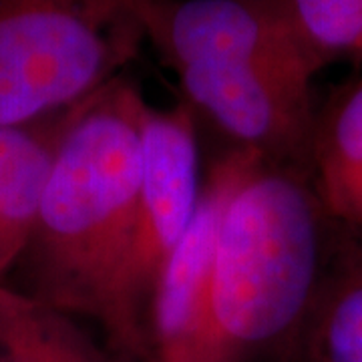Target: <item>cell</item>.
<instances>
[{"label": "cell", "instance_id": "cell-1", "mask_svg": "<svg viewBox=\"0 0 362 362\" xmlns=\"http://www.w3.org/2000/svg\"><path fill=\"white\" fill-rule=\"evenodd\" d=\"M145 97L119 75L78 105L4 284L109 334L141 173Z\"/></svg>", "mask_w": 362, "mask_h": 362}, {"label": "cell", "instance_id": "cell-2", "mask_svg": "<svg viewBox=\"0 0 362 362\" xmlns=\"http://www.w3.org/2000/svg\"><path fill=\"white\" fill-rule=\"evenodd\" d=\"M314 177L262 161L221 220L206 362H284L320 282L330 230Z\"/></svg>", "mask_w": 362, "mask_h": 362}, {"label": "cell", "instance_id": "cell-3", "mask_svg": "<svg viewBox=\"0 0 362 362\" xmlns=\"http://www.w3.org/2000/svg\"><path fill=\"white\" fill-rule=\"evenodd\" d=\"M145 42L139 0H0V127L85 101Z\"/></svg>", "mask_w": 362, "mask_h": 362}, {"label": "cell", "instance_id": "cell-4", "mask_svg": "<svg viewBox=\"0 0 362 362\" xmlns=\"http://www.w3.org/2000/svg\"><path fill=\"white\" fill-rule=\"evenodd\" d=\"M204 177L195 113L189 105H145L141 173L129 250L113 300L105 342L131 362H149L147 314L169 256L194 218Z\"/></svg>", "mask_w": 362, "mask_h": 362}, {"label": "cell", "instance_id": "cell-5", "mask_svg": "<svg viewBox=\"0 0 362 362\" xmlns=\"http://www.w3.org/2000/svg\"><path fill=\"white\" fill-rule=\"evenodd\" d=\"M145 40L173 69L252 66L312 83L324 65L298 30L288 0H139Z\"/></svg>", "mask_w": 362, "mask_h": 362}, {"label": "cell", "instance_id": "cell-6", "mask_svg": "<svg viewBox=\"0 0 362 362\" xmlns=\"http://www.w3.org/2000/svg\"><path fill=\"white\" fill-rule=\"evenodd\" d=\"M183 103L268 163L314 177L312 83L252 66L189 63L171 69Z\"/></svg>", "mask_w": 362, "mask_h": 362}, {"label": "cell", "instance_id": "cell-7", "mask_svg": "<svg viewBox=\"0 0 362 362\" xmlns=\"http://www.w3.org/2000/svg\"><path fill=\"white\" fill-rule=\"evenodd\" d=\"M264 157L232 147L211 163L199 204L169 256L147 314L149 362H206L207 296L221 220L235 189Z\"/></svg>", "mask_w": 362, "mask_h": 362}, {"label": "cell", "instance_id": "cell-8", "mask_svg": "<svg viewBox=\"0 0 362 362\" xmlns=\"http://www.w3.org/2000/svg\"><path fill=\"white\" fill-rule=\"evenodd\" d=\"M284 362H362V232L332 221L320 282Z\"/></svg>", "mask_w": 362, "mask_h": 362}, {"label": "cell", "instance_id": "cell-9", "mask_svg": "<svg viewBox=\"0 0 362 362\" xmlns=\"http://www.w3.org/2000/svg\"><path fill=\"white\" fill-rule=\"evenodd\" d=\"M81 103L30 123L0 127V284L28 244L52 161Z\"/></svg>", "mask_w": 362, "mask_h": 362}, {"label": "cell", "instance_id": "cell-10", "mask_svg": "<svg viewBox=\"0 0 362 362\" xmlns=\"http://www.w3.org/2000/svg\"><path fill=\"white\" fill-rule=\"evenodd\" d=\"M0 362H131L78 318L0 284Z\"/></svg>", "mask_w": 362, "mask_h": 362}, {"label": "cell", "instance_id": "cell-11", "mask_svg": "<svg viewBox=\"0 0 362 362\" xmlns=\"http://www.w3.org/2000/svg\"><path fill=\"white\" fill-rule=\"evenodd\" d=\"M362 180V77L344 85L316 113L314 185L320 197Z\"/></svg>", "mask_w": 362, "mask_h": 362}, {"label": "cell", "instance_id": "cell-12", "mask_svg": "<svg viewBox=\"0 0 362 362\" xmlns=\"http://www.w3.org/2000/svg\"><path fill=\"white\" fill-rule=\"evenodd\" d=\"M298 30L324 66L362 61V0H288Z\"/></svg>", "mask_w": 362, "mask_h": 362}, {"label": "cell", "instance_id": "cell-13", "mask_svg": "<svg viewBox=\"0 0 362 362\" xmlns=\"http://www.w3.org/2000/svg\"><path fill=\"white\" fill-rule=\"evenodd\" d=\"M322 202L334 220L362 232V180L338 189L337 194L324 197Z\"/></svg>", "mask_w": 362, "mask_h": 362}]
</instances>
